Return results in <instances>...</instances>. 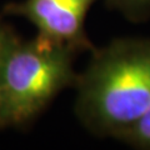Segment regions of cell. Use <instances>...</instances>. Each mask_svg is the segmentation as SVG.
Returning a JSON list of instances; mask_svg holds the SVG:
<instances>
[{"label":"cell","instance_id":"1","mask_svg":"<svg viewBox=\"0 0 150 150\" xmlns=\"http://www.w3.org/2000/svg\"><path fill=\"white\" fill-rule=\"evenodd\" d=\"M78 74L75 114L91 134L119 139L150 105V39L118 38Z\"/></svg>","mask_w":150,"mask_h":150},{"label":"cell","instance_id":"2","mask_svg":"<svg viewBox=\"0 0 150 150\" xmlns=\"http://www.w3.org/2000/svg\"><path fill=\"white\" fill-rule=\"evenodd\" d=\"M76 53L38 35L13 45L0 78V129L23 126L64 89L74 86Z\"/></svg>","mask_w":150,"mask_h":150},{"label":"cell","instance_id":"3","mask_svg":"<svg viewBox=\"0 0 150 150\" xmlns=\"http://www.w3.org/2000/svg\"><path fill=\"white\" fill-rule=\"evenodd\" d=\"M96 0H21L4 5L3 15L28 19L41 35L75 53H91L96 46L88 38L85 19Z\"/></svg>","mask_w":150,"mask_h":150},{"label":"cell","instance_id":"4","mask_svg":"<svg viewBox=\"0 0 150 150\" xmlns=\"http://www.w3.org/2000/svg\"><path fill=\"white\" fill-rule=\"evenodd\" d=\"M137 149L150 150V105L143 115L118 139Z\"/></svg>","mask_w":150,"mask_h":150},{"label":"cell","instance_id":"5","mask_svg":"<svg viewBox=\"0 0 150 150\" xmlns=\"http://www.w3.org/2000/svg\"><path fill=\"white\" fill-rule=\"evenodd\" d=\"M108 6L119 10L130 21L142 23L150 18V0H105Z\"/></svg>","mask_w":150,"mask_h":150},{"label":"cell","instance_id":"6","mask_svg":"<svg viewBox=\"0 0 150 150\" xmlns=\"http://www.w3.org/2000/svg\"><path fill=\"white\" fill-rule=\"evenodd\" d=\"M18 39L19 36L15 34V31L11 29L10 25L3 20L1 15H0V78H1L4 64L6 62L9 51Z\"/></svg>","mask_w":150,"mask_h":150}]
</instances>
